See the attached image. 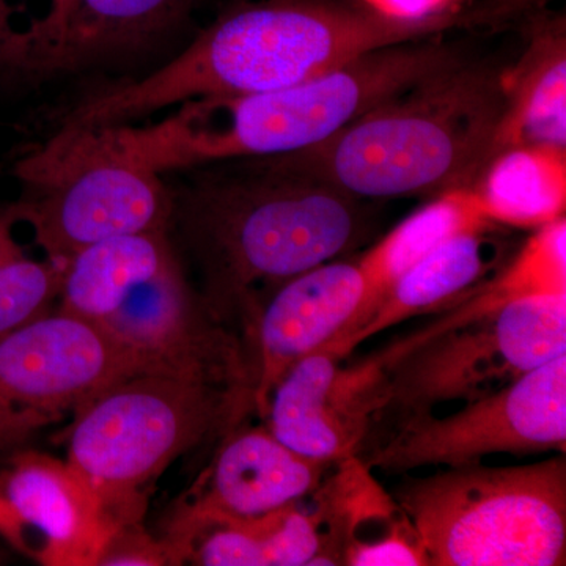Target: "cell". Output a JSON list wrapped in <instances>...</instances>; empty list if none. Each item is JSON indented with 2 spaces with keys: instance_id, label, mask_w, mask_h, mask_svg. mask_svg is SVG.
Segmentation results:
<instances>
[{
  "instance_id": "cell-9",
  "label": "cell",
  "mask_w": 566,
  "mask_h": 566,
  "mask_svg": "<svg viewBox=\"0 0 566 566\" xmlns=\"http://www.w3.org/2000/svg\"><path fill=\"white\" fill-rule=\"evenodd\" d=\"M565 453L566 354L517 376L447 417L423 415L395 424L392 436L360 458L389 474L458 465L491 453Z\"/></svg>"
},
{
  "instance_id": "cell-21",
  "label": "cell",
  "mask_w": 566,
  "mask_h": 566,
  "mask_svg": "<svg viewBox=\"0 0 566 566\" xmlns=\"http://www.w3.org/2000/svg\"><path fill=\"white\" fill-rule=\"evenodd\" d=\"M475 191L491 222L539 229L565 218L566 150L517 147L499 153Z\"/></svg>"
},
{
  "instance_id": "cell-30",
  "label": "cell",
  "mask_w": 566,
  "mask_h": 566,
  "mask_svg": "<svg viewBox=\"0 0 566 566\" xmlns=\"http://www.w3.org/2000/svg\"><path fill=\"white\" fill-rule=\"evenodd\" d=\"M71 2H73V0H55L54 10H52L51 14L50 28H48L46 50H44L43 57H41L39 66H36V71H39L41 62H43L44 55H46L48 51H50L52 41H54L55 36H57V33L61 32L63 21H65L66 14H69ZM35 76H33V80H35Z\"/></svg>"
},
{
  "instance_id": "cell-4",
  "label": "cell",
  "mask_w": 566,
  "mask_h": 566,
  "mask_svg": "<svg viewBox=\"0 0 566 566\" xmlns=\"http://www.w3.org/2000/svg\"><path fill=\"white\" fill-rule=\"evenodd\" d=\"M504 107L501 74L455 63L323 144L273 159L356 199L442 193L483 174Z\"/></svg>"
},
{
  "instance_id": "cell-8",
  "label": "cell",
  "mask_w": 566,
  "mask_h": 566,
  "mask_svg": "<svg viewBox=\"0 0 566 566\" xmlns=\"http://www.w3.org/2000/svg\"><path fill=\"white\" fill-rule=\"evenodd\" d=\"M14 175L22 222L61 266L112 238L170 232L174 196L164 175L112 150L92 129H59L20 159Z\"/></svg>"
},
{
  "instance_id": "cell-16",
  "label": "cell",
  "mask_w": 566,
  "mask_h": 566,
  "mask_svg": "<svg viewBox=\"0 0 566 566\" xmlns=\"http://www.w3.org/2000/svg\"><path fill=\"white\" fill-rule=\"evenodd\" d=\"M491 223L472 186L439 193L433 202L398 223L392 232L360 256L359 263L367 279L363 304L352 322L322 348L334 353L346 338L357 333L375 314L390 286L428 253L460 234L488 230Z\"/></svg>"
},
{
  "instance_id": "cell-1",
  "label": "cell",
  "mask_w": 566,
  "mask_h": 566,
  "mask_svg": "<svg viewBox=\"0 0 566 566\" xmlns=\"http://www.w3.org/2000/svg\"><path fill=\"white\" fill-rule=\"evenodd\" d=\"M177 226L202 275L203 300L248 345L264 297L349 251L364 233L356 197L273 158L185 170Z\"/></svg>"
},
{
  "instance_id": "cell-14",
  "label": "cell",
  "mask_w": 566,
  "mask_h": 566,
  "mask_svg": "<svg viewBox=\"0 0 566 566\" xmlns=\"http://www.w3.org/2000/svg\"><path fill=\"white\" fill-rule=\"evenodd\" d=\"M365 290L367 279L357 259L319 264L264 297L248 342L253 409L260 416L266 415L271 392L286 370L352 322Z\"/></svg>"
},
{
  "instance_id": "cell-13",
  "label": "cell",
  "mask_w": 566,
  "mask_h": 566,
  "mask_svg": "<svg viewBox=\"0 0 566 566\" xmlns=\"http://www.w3.org/2000/svg\"><path fill=\"white\" fill-rule=\"evenodd\" d=\"M334 464L308 460L279 442L268 428H240L222 447L192 504L174 521L164 542L177 564L193 539L216 524L251 520L315 494Z\"/></svg>"
},
{
  "instance_id": "cell-17",
  "label": "cell",
  "mask_w": 566,
  "mask_h": 566,
  "mask_svg": "<svg viewBox=\"0 0 566 566\" xmlns=\"http://www.w3.org/2000/svg\"><path fill=\"white\" fill-rule=\"evenodd\" d=\"M505 107L494 156L517 147L566 148V43L564 25L539 29L524 57L501 74Z\"/></svg>"
},
{
  "instance_id": "cell-29",
  "label": "cell",
  "mask_w": 566,
  "mask_h": 566,
  "mask_svg": "<svg viewBox=\"0 0 566 566\" xmlns=\"http://www.w3.org/2000/svg\"><path fill=\"white\" fill-rule=\"evenodd\" d=\"M364 7L398 20H424L449 13L455 0H363Z\"/></svg>"
},
{
  "instance_id": "cell-15",
  "label": "cell",
  "mask_w": 566,
  "mask_h": 566,
  "mask_svg": "<svg viewBox=\"0 0 566 566\" xmlns=\"http://www.w3.org/2000/svg\"><path fill=\"white\" fill-rule=\"evenodd\" d=\"M18 528L44 536L41 560L48 565H96L118 524L98 491L70 464L44 453L20 452L0 474Z\"/></svg>"
},
{
  "instance_id": "cell-12",
  "label": "cell",
  "mask_w": 566,
  "mask_h": 566,
  "mask_svg": "<svg viewBox=\"0 0 566 566\" xmlns=\"http://www.w3.org/2000/svg\"><path fill=\"white\" fill-rule=\"evenodd\" d=\"M318 348L279 379L268 401V430L308 460L337 464L357 455L370 436L379 406L381 375L371 359L342 368Z\"/></svg>"
},
{
  "instance_id": "cell-10",
  "label": "cell",
  "mask_w": 566,
  "mask_h": 566,
  "mask_svg": "<svg viewBox=\"0 0 566 566\" xmlns=\"http://www.w3.org/2000/svg\"><path fill=\"white\" fill-rule=\"evenodd\" d=\"M137 375H151L137 354L69 312L0 335V400L24 411L61 419Z\"/></svg>"
},
{
  "instance_id": "cell-11",
  "label": "cell",
  "mask_w": 566,
  "mask_h": 566,
  "mask_svg": "<svg viewBox=\"0 0 566 566\" xmlns=\"http://www.w3.org/2000/svg\"><path fill=\"white\" fill-rule=\"evenodd\" d=\"M493 312L460 323L431 324L370 357L381 375L374 422L389 416L398 424L431 415L434 406L447 401L482 397L494 379H515Z\"/></svg>"
},
{
  "instance_id": "cell-18",
  "label": "cell",
  "mask_w": 566,
  "mask_h": 566,
  "mask_svg": "<svg viewBox=\"0 0 566 566\" xmlns=\"http://www.w3.org/2000/svg\"><path fill=\"white\" fill-rule=\"evenodd\" d=\"M192 0H73L35 80L70 73L139 46L180 18Z\"/></svg>"
},
{
  "instance_id": "cell-25",
  "label": "cell",
  "mask_w": 566,
  "mask_h": 566,
  "mask_svg": "<svg viewBox=\"0 0 566 566\" xmlns=\"http://www.w3.org/2000/svg\"><path fill=\"white\" fill-rule=\"evenodd\" d=\"M55 0H0V77L33 81Z\"/></svg>"
},
{
  "instance_id": "cell-20",
  "label": "cell",
  "mask_w": 566,
  "mask_h": 566,
  "mask_svg": "<svg viewBox=\"0 0 566 566\" xmlns=\"http://www.w3.org/2000/svg\"><path fill=\"white\" fill-rule=\"evenodd\" d=\"M485 233L460 234L409 268L390 286L370 319L331 353L344 360L367 338L406 318L442 307L471 289L488 268Z\"/></svg>"
},
{
  "instance_id": "cell-22",
  "label": "cell",
  "mask_w": 566,
  "mask_h": 566,
  "mask_svg": "<svg viewBox=\"0 0 566 566\" xmlns=\"http://www.w3.org/2000/svg\"><path fill=\"white\" fill-rule=\"evenodd\" d=\"M21 223L17 202L0 203V335L50 314L61 294V264L29 255L18 240Z\"/></svg>"
},
{
  "instance_id": "cell-7",
  "label": "cell",
  "mask_w": 566,
  "mask_h": 566,
  "mask_svg": "<svg viewBox=\"0 0 566 566\" xmlns=\"http://www.w3.org/2000/svg\"><path fill=\"white\" fill-rule=\"evenodd\" d=\"M253 403L227 387L137 375L74 411L69 463L98 491L118 526L139 517L137 490L208 439L227 438Z\"/></svg>"
},
{
  "instance_id": "cell-5",
  "label": "cell",
  "mask_w": 566,
  "mask_h": 566,
  "mask_svg": "<svg viewBox=\"0 0 566 566\" xmlns=\"http://www.w3.org/2000/svg\"><path fill=\"white\" fill-rule=\"evenodd\" d=\"M61 308L102 327L151 375L227 387L253 401L243 337L192 289L169 230L112 238L63 263Z\"/></svg>"
},
{
  "instance_id": "cell-2",
  "label": "cell",
  "mask_w": 566,
  "mask_h": 566,
  "mask_svg": "<svg viewBox=\"0 0 566 566\" xmlns=\"http://www.w3.org/2000/svg\"><path fill=\"white\" fill-rule=\"evenodd\" d=\"M455 21L452 13L398 20L331 0L248 3L222 14L161 69L88 96L59 122L63 129L117 128L192 99L292 87Z\"/></svg>"
},
{
  "instance_id": "cell-28",
  "label": "cell",
  "mask_w": 566,
  "mask_h": 566,
  "mask_svg": "<svg viewBox=\"0 0 566 566\" xmlns=\"http://www.w3.org/2000/svg\"><path fill=\"white\" fill-rule=\"evenodd\" d=\"M54 420L57 417L24 411L0 400V450L24 444L36 431Z\"/></svg>"
},
{
  "instance_id": "cell-3",
  "label": "cell",
  "mask_w": 566,
  "mask_h": 566,
  "mask_svg": "<svg viewBox=\"0 0 566 566\" xmlns=\"http://www.w3.org/2000/svg\"><path fill=\"white\" fill-rule=\"evenodd\" d=\"M452 65L455 59L442 48L400 44L292 87L192 99L147 125L93 132L112 150L161 175L296 155Z\"/></svg>"
},
{
  "instance_id": "cell-19",
  "label": "cell",
  "mask_w": 566,
  "mask_h": 566,
  "mask_svg": "<svg viewBox=\"0 0 566 566\" xmlns=\"http://www.w3.org/2000/svg\"><path fill=\"white\" fill-rule=\"evenodd\" d=\"M297 504L208 527L188 558L205 566L329 565L322 510L308 513Z\"/></svg>"
},
{
  "instance_id": "cell-26",
  "label": "cell",
  "mask_w": 566,
  "mask_h": 566,
  "mask_svg": "<svg viewBox=\"0 0 566 566\" xmlns=\"http://www.w3.org/2000/svg\"><path fill=\"white\" fill-rule=\"evenodd\" d=\"M342 565L430 566V560L415 526L403 513L381 536L348 543L342 553Z\"/></svg>"
},
{
  "instance_id": "cell-27",
  "label": "cell",
  "mask_w": 566,
  "mask_h": 566,
  "mask_svg": "<svg viewBox=\"0 0 566 566\" xmlns=\"http://www.w3.org/2000/svg\"><path fill=\"white\" fill-rule=\"evenodd\" d=\"M96 565L158 566L175 565V560L166 542H156L133 521L112 534Z\"/></svg>"
},
{
  "instance_id": "cell-6",
  "label": "cell",
  "mask_w": 566,
  "mask_h": 566,
  "mask_svg": "<svg viewBox=\"0 0 566 566\" xmlns=\"http://www.w3.org/2000/svg\"><path fill=\"white\" fill-rule=\"evenodd\" d=\"M392 497L430 566H558L566 554V461H480L405 479Z\"/></svg>"
},
{
  "instance_id": "cell-23",
  "label": "cell",
  "mask_w": 566,
  "mask_h": 566,
  "mask_svg": "<svg viewBox=\"0 0 566 566\" xmlns=\"http://www.w3.org/2000/svg\"><path fill=\"white\" fill-rule=\"evenodd\" d=\"M566 293V221L546 223L528 238L495 281L480 289L463 307L486 315L517 297Z\"/></svg>"
},
{
  "instance_id": "cell-24",
  "label": "cell",
  "mask_w": 566,
  "mask_h": 566,
  "mask_svg": "<svg viewBox=\"0 0 566 566\" xmlns=\"http://www.w3.org/2000/svg\"><path fill=\"white\" fill-rule=\"evenodd\" d=\"M493 316L515 378L566 354V293L517 297Z\"/></svg>"
}]
</instances>
